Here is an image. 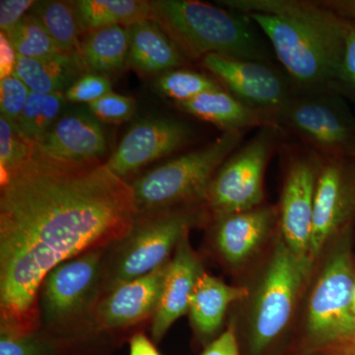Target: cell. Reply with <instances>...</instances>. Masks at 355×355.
Here are the masks:
<instances>
[{"label": "cell", "instance_id": "obj_1", "mask_svg": "<svg viewBox=\"0 0 355 355\" xmlns=\"http://www.w3.org/2000/svg\"><path fill=\"white\" fill-rule=\"evenodd\" d=\"M137 216L132 186L108 163L62 160L34 146L0 191V331L41 329L38 297L46 275L114 246Z\"/></svg>", "mask_w": 355, "mask_h": 355}, {"label": "cell", "instance_id": "obj_2", "mask_svg": "<svg viewBox=\"0 0 355 355\" xmlns=\"http://www.w3.org/2000/svg\"><path fill=\"white\" fill-rule=\"evenodd\" d=\"M246 14L272 46L294 94L331 91L342 62L347 19L322 1L221 0Z\"/></svg>", "mask_w": 355, "mask_h": 355}, {"label": "cell", "instance_id": "obj_3", "mask_svg": "<svg viewBox=\"0 0 355 355\" xmlns=\"http://www.w3.org/2000/svg\"><path fill=\"white\" fill-rule=\"evenodd\" d=\"M151 6V19L188 60L218 55L272 64L268 42L246 14L197 0H155Z\"/></svg>", "mask_w": 355, "mask_h": 355}, {"label": "cell", "instance_id": "obj_4", "mask_svg": "<svg viewBox=\"0 0 355 355\" xmlns=\"http://www.w3.org/2000/svg\"><path fill=\"white\" fill-rule=\"evenodd\" d=\"M107 250H92L64 261L40 287L41 329L64 343L72 355H86L85 343L98 336L94 317L103 297Z\"/></svg>", "mask_w": 355, "mask_h": 355}, {"label": "cell", "instance_id": "obj_5", "mask_svg": "<svg viewBox=\"0 0 355 355\" xmlns=\"http://www.w3.org/2000/svg\"><path fill=\"white\" fill-rule=\"evenodd\" d=\"M207 210V205H198L137 214L130 233L107 250L103 296L171 260L179 243L205 218Z\"/></svg>", "mask_w": 355, "mask_h": 355}, {"label": "cell", "instance_id": "obj_6", "mask_svg": "<svg viewBox=\"0 0 355 355\" xmlns=\"http://www.w3.org/2000/svg\"><path fill=\"white\" fill-rule=\"evenodd\" d=\"M247 132H223L200 148L178 156L135 180L132 186L137 214L205 205L214 175Z\"/></svg>", "mask_w": 355, "mask_h": 355}, {"label": "cell", "instance_id": "obj_7", "mask_svg": "<svg viewBox=\"0 0 355 355\" xmlns=\"http://www.w3.org/2000/svg\"><path fill=\"white\" fill-rule=\"evenodd\" d=\"M314 263L299 258L279 238L254 295L251 310L249 349L261 355L286 330L299 291Z\"/></svg>", "mask_w": 355, "mask_h": 355}, {"label": "cell", "instance_id": "obj_8", "mask_svg": "<svg viewBox=\"0 0 355 355\" xmlns=\"http://www.w3.org/2000/svg\"><path fill=\"white\" fill-rule=\"evenodd\" d=\"M355 277L343 243L329 257L308 306L307 334L313 349H343L355 342Z\"/></svg>", "mask_w": 355, "mask_h": 355}, {"label": "cell", "instance_id": "obj_9", "mask_svg": "<svg viewBox=\"0 0 355 355\" xmlns=\"http://www.w3.org/2000/svg\"><path fill=\"white\" fill-rule=\"evenodd\" d=\"M284 132L279 127L260 128L226 159L207 191L205 205L212 216L216 218L261 207L266 167L282 146Z\"/></svg>", "mask_w": 355, "mask_h": 355}, {"label": "cell", "instance_id": "obj_10", "mask_svg": "<svg viewBox=\"0 0 355 355\" xmlns=\"http://www.w3.org/2000/svg\"><path fill=\"white\" fill-rule=\"evenodd\" d=\"M277 125L323 157L355 156V116L333 91L294 94L277 114Z\"/></svg>", "mask_w": 355, "mask_h": 355}, {"label": "cell", "instance_id": "obj_11", "mask_svg": "<svg viewBox=\"0 0 355 355\" xmlns=\"http://www.w3.org/2000/svg\"><path fill=\"white\" fill-rule=\"evenodd\" d=\"M284 146V181L277 209L282 238L296 256L309 259L315 193L324 157L303 144Z\"/></svg>", "mask_w": 355, "mask_h": 355}, {"label": "cell", "instance_id": "obj_12", "mask_svg": "<svg viewBox=\"0 0 355 355\" xmlns=\"http://www.w3.org/2000/svg\"><path fill=\"white\" fill-rule=\"evenodd\" d=\"M200 62L222 88L254 109L277 116L294 95L288 77L273 64L218 55Z\"/></svg>", "mask_w": 355, "mask_h": 355}, {"label": "cell", "instance_id": "obj_13", "mask_svg": "<svg viewBox=\"0 0 355 355\" xmlns=\"http://www.w3.org/2000/svg\"><path fill=\"white\" fill-rule=\"evenodd\" d=\"M355 217V156L324 157L315 193L309 250L314 263L327 243Z\"/></svg>", "mask_w": 355, "mask_h": 355}, {"label": "cell", "instance_id": "obj_14", "mask_svg": "<svg viewBox=\"0 0 355 355\" xmlns=\"http://www.w3.org/2000/svg\"><path fill=\"white\" fill-rule=\"evenodd\" d=\"M195 135L191 125L178 119H146L123 135L107 163L114 174L125 180L144 166L181 150Z\"/></svg>", "mask_w": 355, "mask_h": 355}, {"label": "cell", "instance_id": "obj_15", "mask_svg": "<svg viewBox=\"0 0 355 355\" xmlns=\"http://www.w3.org/2000/svg\"><path fill=\"white\" fill-rule=\"evenodd\" d=\"M170 261L103 296L95 311L94 324L98 336L127 330L144 320L153 319L162 294Z\"/></svg>", "mask_w": 355, "mask_h": 355}, {"label": "cell", "instance_id": "obj_16", "mask_svg": "<svg viewBox=\"0 0 355 355\" xmlns=\"http://www.w3.org/2000/svg\"><path fill=\"white\" fill-rule=\"evenodd\" d=\"M35 147L62 160L92 162L106 153L107 139L101 121L90 110L76 109L62 114Z\"/></svg>", "mask_w": 355, "mask_h": 355}, {"label": "cell", "instance_id": "obj_17", "mask_svg": "<svg viewBox=\"0 0 355 355\" xmlns=\"http://www.w3.org/2000/svg\"><path fill=\"white\" fill-rule=\"evenodd\" d=\"M202 272L200 260L186 235L170 261L160 301L151 319L154 343H160L173 324L188 314L193 287Z\"/></svg>", "mask_w": 355, "mask_h": 355}, {"label": "cell", "instance_id": "obj_18", "mask_svg": "<svg viewBox=\"0 0 355 355\" xmlns=\"http://www.w3.org/2000/svg\"><path fill=\"white\" fill-rule=\"evenodd\" d=\"M279 210L261 207L216 217L214 241L224 261L232 266L249 260L270 234Z\"/></svg>", "mask_w": 355, "mask_h": 355}, {"label": "cell", "instance_id": "obj_19", "mask_svg": "<svg viewBox=\"0 0 355 355\" xmlns=\"http://www.w3.org/2000/svg\"><path fill=\"white\" fill-rule=\"evenodd\" d=\"M175 106L198 120L209 121L223 132H248L252 128L279 127L277 114L254 109L223 88L207 91Z\"/></svg>", "mask_w": 355, "mask_h": 355}, {"label": "cell", "instance_id": "obj_20", "mask_svg": "<svg viewBox=\"0 0 355 355\" xmlns=\"http://www.w3.org/2000/svg\"><path fill=\"white\" fill-rule=\"evenodd\" d=\"M128 67L144 74L161 76L182 69L189 60L157 22L146 19L128 27Z\"/></svg>", "mask_w": 355, "mask_h": 355}, {"label": "cell", "instance_id": "obj_21", "mask_svg": "<svg viewBox=\"0 0 355 355\" xmlns=\"http://www.w3.org/2000/svg\"><path fill=\"white\" fill-rule=\"evenodd\" d=\"M248 296L244 287L229 286L203 272L198 277L190 299L188 314L200 340H209L223 324L231 304Z\"/></svg>", "mask_w": 355, "mask_h": 355}, {"label": "cell", "instance_id": "obj_22", "mask_svg": "<svg viewBox=\"0 0 355 355\" xmlns=\"http://www.w3.org/2000/svg\"><path fill=\"white\" fill-rule=\"evenodd\" d=\"M86 70L78 53H62L43 58L17 57L15 73L31 92L65 93Z\"/></svg>", "mask_w": 355, "mask_h": 355}, {"label": "cell", "instance_id": "obj_23", "mask_svg": "<svg viewBox=\"0 0 355 355\" xmlns=\"http://www.w3.org/2000/svg\"><path fill=\"white\" fill-rule=\"evenodd\" d=\"M128 27L116 25L84 35L78 53L88 72L108 76L128 64Z\"/></svg>", "mask_w": 355, "mask_h": 355}, {"label": "cell", "instance_id": "obj_24", "mask_svg": "<svg viewBox=\"0 0 355 355\" xmlns=\"http://www.w3.org/2000/svg\"><path fill=\"white\" fill-rule=\"evenodd\" d=\"M81 34L111 26L130 27L151 19V1L144 0H76L72 1Z\"/></svg>", "mask_w": 355, "mask_h": 355}, {"label": "cell", "instance_id": "obj_25", "mask_svg": "<svg viewBox=\"0 0 355 355\" xmlns=\"http://www.w3.org/2000/svg\"><path fill=\"white\" fill-rule=\"evenodd\" d=\"M29 13L42 23L60 50L79 53L83 34L72 1H36Z\"/></svg>", "mask_w": 355, "mask_h": 355}, {"label": "cell", "instance_id": "obj_26", "mask_svg": "<svg viewBox=\"0 0 355 355\" xmlns=\"http://www.w3.org/2000/svg\"><path fill=\"white\" fill-rule=\"evenodd\" d=\"M67 100L64 93H30L24 111L16 123L15 130L28 144H38L62 116Z\"/></svg>", "mask_w": 355, "mask_h": 355}, {"label": "cell", "instance_id": "obj_27", "mask_svg": "<svg viewBox=\"0 0 355 355\" xmlns=\"http://www.w3.org/2000/svg\"><path fill=\"white\" fill-rule=\"evenodd\" d=\"M155 88L175 104H180L190 101L207 91L222 87L209 74L177 69L159 76L155 80Z\"/></svg>", "mask_w": 355, "mask_h": 355}, {"label": "cell", "instance_id": "obj_28", "mask_svg": "<svg viewBox=\"0 0 355 355\" xmlns=\"http://www.w3.org/2000/svg\"><path fill=\"white\" fill-rule=\"evenodd\" d=\"M6 36L19 57L43 58L64 51L58 48L42 23L30 13Z\"/></svg>", "mask_w": 355, "mask_h": 355}, {"label": "cell", "instance_id": "obj_29", "mask_svg": "<svg viewBox=\"0 0 355 355\" xmlns=\"http://www.w3.org/2000/svg\"><path fill=\"white\" fill-rule=\"evenodd\" d=\"M0 355H72L67 347L43 329L31 333L0 331Z\"/></svg>", "mask_w": 355, "mask_h": 355}, {"label": "cell", "instance_id": "obj_30", "mask_svg": "<svg viewBox=\"0 0 355 355\" xmlns=\"http://www.w3.org/2000/svg\"><path fill=\"white\" fill-rule=\"evenodd\" d=\"M33 144H28L16 132L15 128L0 116V173L1 184H6L9 175L24 163L33 150Z\"/></svg>", "mask_w": 355, "mask_h": 355}, {"label": "cell", "instance_id": "obj_31", "mask_svg": "<svg viewBox=\"0 0 355 355\" xmlns=\"http://www.w3.org/2000/svg\"><path fill=\"white\" fill-rule=\"evenodd\" d=\"M347 19V18H345ZM331 91L355 103V21L347 19L345 49Z\"/></svg>", "mask_w": 355, "mask_h": 355}, {"label": "cell", "instance_id": "obj_32", "mask_svg": "<svg viewBox=\"0 0 355 355\" xmlns=\"http://www.w3.org/2000/svg\"><path fill=\"white\" fill-rule=\"evenodd\" d=\"M30 89L17 76H12L0 80V112L2 118L15 127L28 99Z\"/></svg>", "mask_w": 355, "mask_h": 355}, {"label": "cell", "instance_id": "obj_33", "mask_svg": "<svg viewBox=\"0 0 355 355\" xmlns=\"http://www.w3.org/2000/svg\"><path fill=\"white\" fill-rule=\"evenodd\" d=\"M87 106L98 120L109 123L128 121L137 110V103L133 98L114 92L105 95Z\"/></svg>", "mask_w": 355, "mask_h": 355}, {"label": "cell", "instance_id": "obj_34", "mask_svg": "<svg viewBox=\"0 0 355 355\" xmlns=\"http://www.w3.org/2000/svg\"><path fill=\"white\" fill-rule=\"evenodd\" d=\"M111 92L113 91L108 76L86 72L65 91L64 95L69 102L89 105Z\"/></svg>", "mask_w": 355, "mask_h": 355}, {"label": "cell", "instance_id": "obj_35", "mask_svg": "<svg viewBox=\"0 0 355 355\" xmlns=\"http://www.w3.org/2000/svg\"><path fill=\"white\" fill-rule=\"evenodd\" d=\"M34 0H1L0 1V29L8 35L31 10Z\"/></svg>", "mask_w": 355, "mask_h": 355}, {"label": "cell", "instance_id": "obj_36", "mask_svg": "<svg viewBox=\"0 0 355 355\" xmlns=\"http://www.w3.org/2000/svg\"><path fill=\"white\" fill-rule=\"evenodd\" d=\"M200 355H240L235 329L229 327L227 331L210 342Z\"/></svg>", "mask_w": 355, "mask_h": 355}, {"label": "cell", "instance_id": "obj_37", "mask_svg": "<svg viewBox=\"0 0 355 355\" xmlns=\"http://www.w3.org/2000/svg\"><path fill=\"white\" fill-rule=\"evenodd\" d=\"M17 53L8 38L0 34V78L12 76L17 64Z\"/></svg>", "mask_w": 355, "mask_h": 355}, {"label": "cell", "instance_id": "obj_38", "mask_svg": "<svg viewBox=\"0 0 355 355\" xmlns=\"http://www.w3.org/2000/svg\"><path fill=\"white\" fill-rule=\"evenodd\" d=\"M130 355H161L155 343L142 331L133 334L130 340Z\"/></svg>", "mask_w": 355, "mask_h": 355}, {"label": "cell", "instance_id": "obj_39", "mask_svg": "<svg viewBox=\"0 0 355 355\" xmlns=\"http://www.w3.org/2000/svg\"><path fill=\"white\" fill-rule=\"evenodd\" d=\"M322 2L342 17L355 21V0H324Z\"/></svg>", "mask_w": 355, "mask_h": 355}, {"label": "cell", "instance_id": "obj_40", "mask_svg": "<svg viewBox=\"0 0 355 355\" xmlns=\"http://www.w3.org/2000/svg\"><path fill=\"white\" fill-rule=\"evenodd\" d=\"M342 349L345 350V355H355V342L343 347Z\"/></svg>", "mask_w": 355, "mask_h": 355}, {"label": "cell", "instance_id": "obj_41", "mask_svg": "<svg viewBox=\"0 0 355 355\" xmlns=\"http://www.w3.org/2000/svg\"><path fill=\"white\" fill-rule=\"evenodd\" d=\"M354 310L355 313V288H354Z\"/></svg>", "mask_w": 355, "mask_h": 355}]
</instances>
